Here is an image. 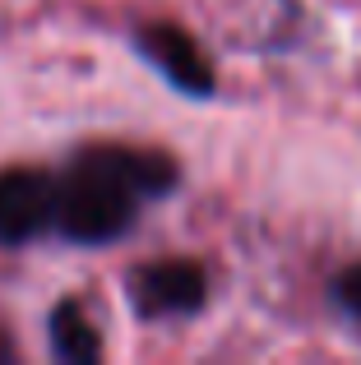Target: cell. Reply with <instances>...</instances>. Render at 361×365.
Returning <instances> with one entry per match:
<instances>
[{
    "mask_svg": "<svg viewBox=\"0 0 361 365\" xmlns=\"http://www.w3.org/2000/svg\"><path fill=\"white\" fill-rule=\"evenodd\" d=\"M135 208H139L135 190H126L116 176H107V171L74 158L70 180L56 185V217L51 222L79 245H107L135 227Z\"/></svg>",
    "mask_w": 361,
    "mask_h": 365,
    "instance_id": "1",
    "label": "cell"
},
{
    "mask_svg": "<svg viewBox=\"0 0 361 365\" xmlns=\"http://www.w3.org/2000/svg\"><path fill=\"white\" fill-rule=\"evenodd\" d=\"M130 296L144 314H158V319L195 314L208 296V277L195 259H158L130 277Z\"/></svg>",
    "mask_w": 361,
    "mask_h": 365,
    "instance_id": "2",
    "label": "cell"
},
{
    "mask_svg": "<svg viewBox=\"0 0 361 365\" xmlns=\"http://www.w3.org/2000/svg\"><path fill=\"white\" fill-rule=\"evenodd\" d=\"M56 217V180L46 171L14 167L0 171V241L19 245L33 241L42 227H51Z\"/></svg>",
    "mask_w": 361,
    "mask_h": 365,
    "instance_id": "3",
    "label": "cell"
},
{
    "mask_svg": "<svg viewBox=\"0 0 361 365\" xmlns=\"http://www.w3.org/2000/svg\"><path fill=\"white\" fill-rule=\"evenodd\" d=\"M139 51L153 61V70L163 74L172 88H180L185 98H213V65L208 56L195 46V37L176 24H148L139 33Z\"/></svg>",
    "mask_w": 361,
    "mask_h": 365,
    "instance_id": "4",
    "label": "cell"
},
{
    "mask_svg": "<svg viewBox=\"0 0 361 365\" xmlns=\"http://www.w3.org/2000/svg\"><path fill=\"white\" fill-rule=\"evenodd\" d=\"M79 162L116 176L139 199H158V195H172L176 190V162L167 153H153V148H116V143H102V148H83Z\"/></svg>",
    "mask_w": 361,
    "mask_h": 365,
    "instance_id": "5",
    "label": "cell"
},
{
    "mask_svg": "<svg viewBox=\"0 0 361 365\" xmlns=\"http://www.w3.org/2000/svg\"><path fill=\"white\" fill-rule=\"evenodd\" d=\"M51 347H56V356L70 361V365H88V361L102 356L98 329L88 324V314H83L74 301H65V305L51 310Z\"/></svg>",
    "mask_w": 361,
    "mask_h": 365,
    "instance_id": "6",
    "label": "cell"
},
{
    "mask_svg": "<svg viewBox=\"0 0 361 365\" xmlns=\"http://www.w3.org/2000/svg\"><path fill=\"white\" fill-rule=\"evenodd\" d=\"M334 301L361 324V264H347L343 273L334 277Z\"/></svg>",
    "mask_w": 361,
    "mask_h": 365,
    "instance_id": "7",
    "label": "cell"
}]
</instances>
